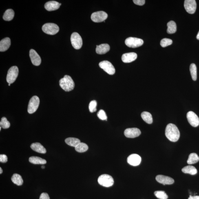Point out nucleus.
Wrapping results in <instances>:
<instances>
[{
  "mask_svg": "<svg viewBox=\"0 0 199 199\" xmlns=\"http://www.w3.org/2000/svg\"><path fill=\"white\" fill-rule=\"evenodd\" d=\"M165 135L170 141L176 142L180 138V132L176 126L171 123L169 124L166 127Z\"/></svg>",
  "mask_w": 199,
  "mask_h": 199,
  "instance_id": "f257e3e1",
  "label": "nucleus"
},
{
  "mask_svg": "<svg viewBox=\"0 0 199 199\" xmlns=\"http://www.w3.org/2000/svg\"><path fill=\"white\" fill-rule=\"evenodd\" d=\"M60 87L66 92H69L74 89L75 83L70 76L66 75L63 78L60 80Z\"/></svg>",
  "mask_w": 199,
  "mask_h": 199,
  "instance_id": "f03ea898",
  "label": "nucleus"
},
{
  "mask_svg": "<svg viewBox=\"0 0 199 199\" xmlns=\"http://www.w3.org/2000/svg\"><path fill=\"white\" fill-rule=\"evenodd\" d=\"M98 182L100 185L103 187H109L114 183V180L110 175L104 174L101 175L98 179Z\"/></svg>",
  "mask_w": 199,
  "mask_h": 199,
  "instance_id": "7ed1b4c3",
  "label": "nucleus"
},
{
  "mask_svg": "<svg viewBox=\"0 0 199 199\" xmlns=\"http://www.w3.org/2000/svg\"><path fill=\"white\" fill-rule=\"evenodd\" d=\"M59 27L55 24L47 23L45 24L42 27V30L45 33L49 35L57 34L59 31Z\"/></svg>",
  "mask_w": 199,
  "mask_h": 199,
  "instance_id": "20e7f679",
  "label": "nucleus"
},
{
  "mask_svg": "<svg viewBox=\"0 0 199 199\" xmlns=\"http://www.w3.org/2000/svg\"><path fill=\"white\" fill-rule=\"evenodd\" d=\"M71 41L73 47L76 50H79L82 46V40L77 33L74 32L71 35Z\"/></svg>",
  "mask_w": 199,
  "mask_h": 199,
  "instance_id": "39448f33",
  "label": "nucleus"
},
{
  "mask_svg": "<svg viewBox=\"0 0 199 199\" xmlns=\"http://www.w3.org/2000/svg\"><path fill=\"white\" fill-rule=\"evenodd\" d=\"M19 74V69L16 66L11 67L8 71L6 77L7 82L12 84L14 82L17 78Z\"/></svg>",
  "mask_w": 199,
  "mask_h": 199,
  "instance_id": "423d86ee",
  "label": "nucleus"
},
{
  "mask_svg": "<svg viewBox=\"0 0 199 199\" xmlns=\"http://www.w3.org/2000/svg\"><path fill=\"white\" fill-rule=\"evenodd\" d=\"M125 44L130 48H136L142 46L143 44L144 41L140 38L130 37L126 39Z\"/></svg>",
  "mask_w": 199,
  "mask_h": 199,
  "instance_id": "0eeeda50",
  "label": "nucleus"
},
{
  "mask_svg": "<svg viewBox=\"0 0 199 199\" xmlns=\"http://www.w3.org/2000/svg\"><path fill=\"white\" fill-rule=\"evenodd\" d=\"M40 104V99L37 96H34L31 98L28 106V112L30 114L35 112L37 110Z\"/></svg>",
  "mask_w": 199,
  "mask_h": 199,
  "instance_id": "6e6552de",
  "label": "nucleus"
},
{
  "mask_svg": "<svg viewBox=\"0 0 199 199\" xmlns=\"http://www.w3.org/2000/svg\"><path fill=\"white\" fill-rule=\"evenodd\" d=\"M99 66L100 67L109 75H114L116 72L114 66L109 61H104L100 62Z\"/></svg>",
  "mask_w": 199,
  "mask_h": 199,
  "instance_id": "1a4fd4ad",
  "label": "nucleus"
},
{
  "mask_svg": "<svg viewBox=\"0 0 199 199\" xmlns=\"http://www.w3.org/2000/svg\"><path fill=\"white\" fill-rule=\"evenodd\" d=\"M108 17V14L104 11L94 13L91 16V19L95 23H100L105 21Z\"/></svg>",
  "mask_w": 199,
  "mask_h": 199,
  "instance_id": "9d476101",
  "label": "nucleus"
},
{
  "mask_svg": "<svg viewBox=\"0 0 199 199\" xmlns=\"http://www.w3.org/2000/svg\"><path fill=\"white\" fill-rule=\"evenodd\" d=\"M184 7L188 13L193 14L195 13L197 8V3L195 0H186L184 1Z\"/></svg>",
  "mask_w": 199,
  "mask_h": 199,
  "instance_id": "9b49d317",
  "label": "nucleus"
},
{
  "mask_svg": "<svg viewBox=\"0 0 199 199\" xmlns=\"http://www.w3.org/2000/svg\"><path fill=\"white\" fill-rule=\"evenodd\" d=\"M187 118L188 122L192 126L196 127L199 125L198 117L193 111H190L187 113Z\"/></svg>",
  "mask_w": 199,
  "mask_h": 199,
  "instance_id": "f8f14e48",
  "label": "nucleus"
},
{
  "mask_svg": "<svg viewBox=\"0 0 199 199\" xmlns=\"http://www.w3.org/2000/svg\"><path fill=\"white\" fill-rule=\"evenodd\" d=\"M124 134L127 138H133L139 136L141 134V131L136 128H129L125 129Z\"/></svg>",
  "mask_w": 199,
  "mask_h": 199,
  "instance_id": "ddd939ff",
  "label": "nucleus"
},
{
  "mask_svg": "<svg viewBox=\"0 0 199 199\" xmlns=\"http://www.w3.org/2000/svg\"><path fill=\"white\" fill-rule=\"evenodd\" d=\"M156 179L159 183L163 184V185H170L174 183V181L173 178L169 176L164 175H159L156 177Z\"/></svg>",
  "mask_w": 199,
  "mask_h": 199,
  "instance_id": "4468645a",
  "label": "nucleus"
},
{
  "mask_svg": "<svg viewBox=\"0 0 199 199\" xmlns=\"http://www.w3.org/2000/svg\"><path fill=\"white\" fill-rule=\"evenodd\" d=\"M29 55L33 64L36 66H38L40 65L41 62V58L35 50L33 49H31L29 53Z\"/></svg>",
  "mask_w": 199,
  "mask_h": 199,
  "instance_id": "2eb2a0df",
  "label": "nucleus"
},
{
  "mask_svg": "<svg viewBox=\"0 0 199 199\" xmlns=\"http://www.w3.org/2000/svg\"><path fill=\"white\" fill-rule=\"evenodd\" d=\"M127 162L133 166H137L141 163V158L139 155L133 154L129 155L127 158Z\"/></svg>",
  "mask_w": 199,
  "mask_h": 199,
  "instance_id": "dca6fc26",
  "label": "nucleus"
},
{
  "mask_svg": "<svg viewBox=\"0 0 199 199\" xmlns=\"http://www.w3.org/2000/svg\"><path fill=\"white\" fill-rule=\"evenodd\" d=\"M137 58V55L136 53L129 52L123 54L121 58L124 63H128L134 61Z\"/></svg>",
  "mask_w": 199,
  "mask_h": 199,
  "instance_id": "f3484780",
  "label": "nucleus"
},
{
  "mask_svg": "<svg viewBox=\"0 0 199 199\" xmlns=\"http://www.w3.org/2000/svg\"><path fill=\"white\" fill-rule=\"evenodd\" d=\"M61 5L60 3L55 1L48 2L45 3L44 7L45 9L48 11L55 10H58Z\"/></svg>",
  "mask_w": 199,
  "mask_h": 199,
  "instance_id": "a211bd4d",
  "label": "nucleus"
},
{
  "mask_svg": "<svg viewBox=\"0 0 199 199\" xmlns=\"http://www.w3.org/2000/svg\"><path fill=\"white\" fill-rule=\"evenodd\" d=\"M11 41L10 38L6 37L2 39L0 42V52H4L10 48Z\"/></svg>",
  "mask_w": 199,
  "mask_h": 199,
  "instance_id": "6ab92c4d",
  "label": "nucleus"
},
{
  "mask_svg": "<svg viewBox=\"0 0 199 199\" xmlns=\"http://www.w3.org/2000/svg\"><path fill=\"white\" fill-rule=\"evenodd\" d=\"M110 47L107 44H103L99 45H97L96 52L98 54H104L109 52Z\"/></svg>",
  "mask_w": 199,
  "mask_h": 199,
  "instance_id": "aec40b11",
  "label": "nucleus"
},
{
  "mask_svg": "<svg viewBox=\"0 0 199 199\" xmlns=\"http://www.w3.org/2000/svg\"><path fill=\"white\" fill-rule=\"evenodd\" d=\"M31 149L36 152L44 154L47 152L46 150L41 144L36 142L33 143L30 146Z\"/></svg>",
  "mask_w": 199,
  "mask_h": 199,
  "instance_id": "412c9836",
  "label": "nucleus"
},
{
  "mask_svg": "<svg viewBox=\"0 0 199 199\" xmlns=\"http://www.w3.org/2000/svg\"><path fill=\"white\" fill-rule=\"evenodd\" d=\"M29 161L31 163L35 164V165H44L47 163L46 160L40 157L37 156H32L29 159Z\"/></svg>",
  "mask_w": 199,
  "mask_h": 199,
  "instance_id": "4be33fe9",
  "label": "nucleus"
},
{
  "mask_svg": "<svg viewBox=\"0 0 199 199\" xmlns=\"http://www.w3.org/2000/svg\"><path fill=\"white\" fill-rule=\"evenodd\" d=\"M182 172L186 174H189L191 175L196 174L197 173V169L195 167L192 166H187L184 167L182 169Z\"/></svg>",
  "mask_w": 199,
  "mask_h": 199,
  "instance_id": "5701e85b",
  "label": "nucleus"
},
{
  "mask_svg": "<svg viewBox=\"0 0 199 199\" xmlns=\"http://www.w3.org/2000/svg\"><path fill=\"white\" fill-rule=\"evenodd\" d=\"M14 12L12 9L7 10L3 14V19L5 21H10L13 19Z\"/></svg>",
  "mask_w": 199,
  "mask_h": 199,
  "instance_id": "b1692460",
  "label": "nucleus"
},
{
  "mask_svg": "<svg viewBox=\"0 0 199 199\" xmlns=\"http://www.w3.org/2000/svg\"><path fill=\"white\" fill-rule=\"evenodd\" d=\"M65 142L67 145L71 147H75L78 144L81 143V141L78 138H68L65 140Z\"/></svg>",
  "mask_w": 199,
  "mask_h": 199,
  "instance_id": "393cba45",
  "label": "nucleus"
},
{
  "mask_svg": "<svg viewBox=\"0 0 199 199\" xmlns=\"http://www.w3.org/2000/svg\"><path fill=\"white\" fill-rule=\"evenodd\" d=\"M168 27L167 33L169 34H174L177 31V25L176 23L173 21L169 22L167 24Z\"/></svg>",
  "mask_w": 199,
  "mask_h": 199,
  "instance_id": "a878e982",
  "label": "nucleus"
},
{
  "mask_svg": "<svg viewBox=\"0 0 199 199\" xmlns=\"http://www.w3.org/2000/svg\"><path fill=\"white\" fill-rule=\"evenodd\" d=\"M141 116L142 119L146 123L151 124L153 123L152 117L150 113L144 111L141 113Z\"/></svg>",
  "mask_w": 199,
  "mask_h": 199,
  "instance_id": "bb28decb",
  "label": "nucleus"
},
{
  "mask_svg": "<svg viewBox=\"0 0 199 199\" xmlns=\"http://www.w3.org/2000/svg\"><path fill=\"white\" fill-rule=\"evenodd\" d=\"M199 161V157L196 153H191L189 155L187 163L189 165L196 163Z\"/></svg>",
  "mask_w": 199,
  "mask_h": 199,
  "instance_id": "cd10ccee",
  "label": "nucleus"
},
{
  "mask_svg": "<svg viewBox=\"0 0 199 199\" xmlns=\"http://www.w3.org/2000/svg\"><path fill=\"white\" fill-rule=\"evenodd\" d=\"M11 180L13 183L17 186L22 185L23 182V180L21 175L18 174H14L12 177Z\"/></svg>",
  "mask_w": 199,
  "mask_h": 199,
  "instance_id": "c85d7f7f",
  "label": "nucleus"
},
{
  "mask_svg": "<svg viewBox=\"0 0 199 199\" xmlns=\"http://www.w3.org/2000/svg\"><path fill=\"white\" fill-rule=\"evenodd\" d=\"M75 149L78 152H84L88 149V147L86 144L81 142L75 147Z\"/></svg>",
  "mask_w": 199,
  "mask_h": 199,
  "instance_id": "c756f323",
  "label": "nucleus"
},
{
  "mask_svg": "<svg viewBox=\"0 0 199 199\" xmlns=\"http://www.w3.org/2000/svg\"><path fill=\"white\" fill-rule=\"evenodd\" d=\"M192 78L193 81H196L197 79V68L194 63H191L189 67Z\"/></svg>",
  "mask_w": 199,
  "mask_h": 199,
  "instance_id": "7c9ffc66",
  "label": "nucleus"
},
{
  "mask_svg": "<svg viewBox=\"0 0 199 199\" xmlns=\"http://www.w3.org/2000/svg\"><path fill=\"white\" fill-rule=\"evenodd\" d=\"M154 194L157 198L159 199H167L168 195L165 191H155Z\"/></svg>",
  "mask_w": 199,
  "mask_h": 199,
  "instance_id": "2f4dec72",
  "label": "nucleus"
},
{
  "mask_svg": "<svg viewBox=\"0 0 199 199\" xmlns=\"http://www.w3.org/2000/svg\"><path fill=\"white\" fill-rule=\"evenodd\" d=\"M0 125L3 129H8L10 127V124L7 118L5 117H3L1 118V121L0 122Z\"/></svg>",
  "mask_w": 199,
  "mask_h": 199,
  "instance_id": "473e14b6",
  "label": "nucleus"
},
{
  "mask_svg": "<svg viewBox=\"0 0 199 199\" xmlns=\"http://www.w3.org/2000/svg\"><path fill=\"white\" fill-rule=\"evenodd\" d=\"M172 40L169 38H165L162 39L160 41V45L162 47H166L172 44Z\"/></svg>",
  "mask_w": 199,
  "mask_h": 199,
  "instance_id": "72a5a7b5",
  "label": "nucleus"
},
{
  "mask_svg": "<svg viewBox=\"0 0 199 199\" xmlns=\"http://www.w3.org/2000/svg\"><path fill=\"white\" fill-rule=\"evenodd\" d=\"M97 103L96 100L91 101L89 105V109L91 113L95 112L97 110L96 107Z\"/></svg>",
  "mask_w": 199,
  "mask_h": 199,
  "instance_id": "f704fd0d",
  "label": "nucleus"
},
{
  "mask_svg": "<svg viewBox=\"0 0 199 199\" xmlns=\"http://www.w3.org/2000/svg\"><path fill=\"white\" fill-rule=\"evenodd\" d=\"M98 118L102 120H107V117L105 111L103 109H100L97 113Z\"/></svg>",
  "mask_w": 199,
  "mask_h": 199,
  "instance_id": "c9c22d12",
  "label": "nucleus"
},
{
  "mask_svg": "<svg viewBox=\"0 0 199 199\" xmlns=\"http://www.w3.org/2000/svg\"><path fill=\"white\" fill-rule=\"evenodd\" d=\"M8 161V157L6 155L4 154L0 155V162L2 163H5Z\"/></svg>",
  "mask_w": 199,
  "mask_h": 199,
  "instance_id": "e433bc0d",
  "label": "nucleus"
},
{
  "mask_svg": "<svg viewBox=\"0 0 199 199\" xmlns=\"http://www.w3.org/2000/svg\"><path fill=\"white\" fill-rule=\"evenodd\" d=\"M133 1L135 4L139 6H142L145 4V0H134Z\"/></svg>",
  "mask_w": 199,
  "mask_h": 199,
  "instance_id": "4c0bfd02",
  "label": "nucleus"
},
{
  "mask_svg": "<svg viewBox=\"0 0 199 199\" xmlns=\"http://www.w3.org/2000/svg\"><path fill=\"white\" fill-rule=\"evenodd\" d=\"M39 199H50V198L48 193H43L40 196Z\"/></svg>",
  "mask_w": 199,
  "mask_h": 199,
  "instance_id": "58836bf2",
  "label": "nucleus"
},
{
  "mask_svg": "<svg viewBox=\"0 0 199 199\" xmlns=\"http://www.w3.org/2000/svg\"><path fill=\"white\" fill-rule=\"evenodd\" d=\"M188 199H199V196H191L190 195Z\"/></svg>",
  "mask_w": 199,
  "mask_h": 199,
  "instance_id": "ea45409f",
  "label": "nucleus"
},
{
  "mask_svg": "<svg viewBox=\"0 0 199 199\" xmlns=\"http://www.w3.org/2000/svg\"><path fill=\"white\" fill-rule=\"evenodd\" d=\"M197 39H198V40H199V32L198 33V34H197Z\"/></svg>",
  "mask_w": 199,
  "mask_h": 199,
  "instance_id": "a19ab883",
  "label": "nucleus"
},
{
  "mask_svg": "<svg viewBox=\"0 0 199 199\" xmlns=\"http://www.w3.org/2000/svg\"><path fill=\"white\" fill-rule=\"evenodd\" d=\"M3 172L2 169L1 167H0V174H1Z\"/></svg>",
  "mask_w": 199,
  "mask_h": 199,
  "instance_id": "79ce46f5",
  "label": "nucleus"
},
{
  "mask_svg": "<svg viewBox=\"0 0 199 199\" xmlns=\"http://www.w3.org/2000/svg\"><path fill=\"white\" fill-rule=\"evenodd\" d=\"M41 168H42L43 169H44L45 168V166H41Z\"/></svg>",
  "mask_w": 199,
  "mask_h": 199,
  "instance_id": "37998d69",
  "label": "nucleus"
},
{
  "mask_svg": "<svg viewBox=\"0 0 199 199\" xmlns=\"http://www.w3.org/2000/svg\"><path fill=\"white\" fill-rule=\"evenodd\" d=\"M10 84H9V86H10Z\"/></svg>",
  "mask_w": 199,
  "mask_h": 199,
  "instance_id": "c03bdc74",
  "label": "nucleus"
},
{
  "mask_svg": "<svg viewBox=\"0 0 199 199\" xmlns=\"http://www.w3.org/2000/svg\"><path fill=\"white\" fill-rule=\"evenodd\" d=\"M1 127H0V130H1Z\"/></svg>",
  "mask_w": 199,
  "mask_h": 199,
  "instance_id": "a18cd8bd",
  "label": "nucleus"
}]
</instances>
